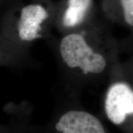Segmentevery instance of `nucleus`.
I'll list each match as a JSON object with an SVG mask.
<instances>
[{"label":"nucleus","mask_w":133,"mask_h":133,"mask_svg":"<svg viewBox=\"0 0 133 133\" xmlns=\"http://www.w3.org/2000/svg\"><path fill=\"white\" fill-rule=\"evenodd\" d=\"M58 54L67 70L84 78L102 76L119 64L116 42L106 28L94 19L63 35Z\"/></svg>","instance_id":"f257e3e1"},{"label":"nucleus","mask_w":133,"mask_h":133,"mask_svg":"<svg viewBox=\"0 0 133 133\" xmlns=\"http://www.w3.org/2000/svg\"><path fill=\"white\" fill-rule=\"evenodd\" d=\"M61 133H105L107 130L97 116L85 110L71 109L61 114L54 125Z\"/></svg>","instance_id":"39448f33"},{"label":"nucleus","mask_w":133,"mask_h":133,"mask_svg":"<svg viewBox=\"0 0 133 133\" xmlns=\"http://www.w3.org/2000/svg\"><path fill=\"white\" fill-rule=\"evenodd\" d=\"M113 73L115 78L104 97L105 115L114 125L133 132V86L121 74L119 64Z\"/></svg>","instance_id":"7ed1b4c3"},{"label":"nucleus","mask_w":133,"mask_h":133,"mask_svg":"<svg viewBox=\"0 0 133 133\" xmlns=\"http://www.w3.org/2000/svg\"><path fill=\"white\" fill-rule=\"evenodd\" d=\"M56 4L51 0H32L11 8L1 21L4 41L13 47H27L47 35L54 25Z\"/></svg>","instance_id":"f03ea898"},{"label":"nucleus","mask_w":133,"mask_h":133,"mask_svg":"<svg viewBox=\"0 0 133 133\" xmlns=\"http://www.w3.org/2000/svg\"><path fill=\"white\" fill-rule=\"evenodd\" d=\"M94 0H62L56 4L54 25L65 34L94 20Z\"/></svg>","instance_id":"20e7f679"},{"label":"nucleus","mask_w":133,"mask_h":133,"mask_svg":"<svg viewBox=\"0 0 133 133\" xmlns=\"http://www.w3.org/2000/svg\"><path fill=\"white\" fill-rule=\"evenodd\" d=\"M119 70L121 74L133 86V56L123 65H119Z\"/></svg>","instance_id":"0eeeda50"},{"label":"nucleus","mask_w":133,"mask_h":133,"mask_svg":"<svg viewBox=\"0 0 133 133\" xmlns=\"http://www.w3.org/2000/svg\"><path fill=\"white\" fill-rule=\"evenodd\" d=\"M106 19L122 25L133 34V0H101Z\"/></svg>","instance_id":"423d86ee"}]
</instances>
